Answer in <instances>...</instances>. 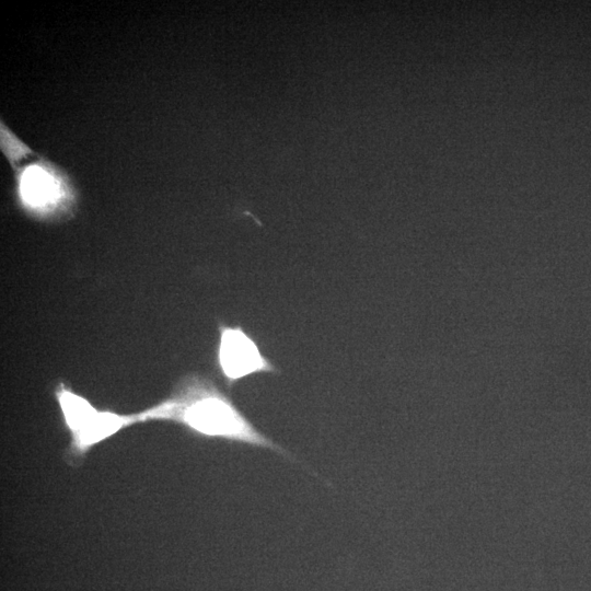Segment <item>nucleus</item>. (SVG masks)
I'll return each instance as SVG.
<instances>
[{
	"mask_svg": "<svg viewBox=\"0 0 591 591\" xmlns=\"http://www.w3.org/2000/svg\"><path fill=\"white\" fill-rule=\"evenodd\" d=\"M136 415L138 424L170 421L196 437L270 450L298 463L288 450L257 429L210 378L199 373L183 376L167 397Z\"/></svg>",
	"mask_w": 591,
	"mask_h": 591,
	"instance_id": "f257e3e1",
	"label": "nucleus"
},
{
	"mask_svg": "<svg viewBox=\"0 0 591 591\" xmlns=\"http://www.w3.org/2000/svg\"><path fill=\"white\" fill-rule=\"evenodd\" d=\"M15 197L20 208L31 218L44 222L68 220L77 207V192L58 165L38 158L14 167Z\"/></svg>",
	"mask_w": 591,
	"mask_h": 591,
	"instance_id": "f03ea898",
	"label": "nucleus"
},
{
	"mask_svg": "<svg viewBox=\"0 0 591 591\" xmlns=\"http://www.w3.org/2000/svg\"><path fill=\"white\" fill-rule=\"evenodd\" d=\"M54 395L70 434L65 455L70 465L81 462L95 445L138 424L136 413L120 414L111 409H97L65 382L55 386Z\"/></svg>",
	"mask_w": 591,
	"mask_h": 591,
	"instance_id": "7ed1b4c3",
	"label": "nucleus"
},
{
	"mask_svg": "<svg viewBox=\"0 0 591 591\" xmlns=\"http://www.w3.org/2000/svg\"><path fill=\"white\" fill-rule=\"evenodd\" d=\"M217 367L228 387L257 373H278L256 341L240 325L219 324Z\"/></svg>",
	"mask_w": 591,
	"mask_h": 591,
	"instance_id": "20e7f679",
	"label": "nucleus"
}]
</instances>
